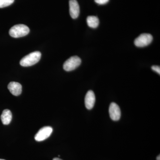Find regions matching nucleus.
Returning <instances> with one entry per match:
<instances>
[{
  "mask_svg": "<svg viewBox=\"0 0 160 160\" xmlns=\"http://www.w3.org/2000/svg\"><path fill=\"white\" fill-rule=\"evenodd\" d=\"M69 13L71 18H77L79 15L80 7L77 0H70L69 1Z\"/></svg>",
  "mask_w": 160,
  "mask_h": 160,
  "instance_id": "7",
  "label": "nucleus"
},
{
  "mask_svg": "<svg viewBox=\"0 0 160 160\" xmlns=\"http://www.w3.org/2000/svg\"><path fill=\"white\" fill-rule=\"evenodd\" d=\"M2 122L4 125H9L12 119V114L9 109H5L3 111L1 117Z\"/></svg>",
  "mask_w": 160,
  "mask_h": 160,
  "instance_id": "10",
  "label": "nucleus"
},
{
  "mask_svg": "<svg viewBox=\"0 0 160 160\" xmlns=\"http://www.w3.org/2000/svg\"><path fill=\"white\" fill-rule=\"evenodd\" d=\"M87 25L89 27L92 28H96L99 24V20L98 18L93 16H88L86 19Z\"/></svg>",
  "mask_w": 160,
  "mask_h": 160,
  "instance_id": "11",
  "label": "nucleus"
},
{
  "mask_svg": "<svg viewBox=\"0 0 160 160\" xmlns=\"http://www.w3.org/2000/svg\"><path fill=\"white\" fill-rule=\"evenodd\" d=\"M95 102V96L93 92L89 90L85 97V106L87 109H91L93 108Z\"/></svg>",
  "mask_w": 160,
  "mask_h": 160,
  "instance_id": "8",
  "label": "nucleus"
},
{
  "mask_svg": "<svg viewBox=\"0 0 160 160\" xmlns=\"http://www.w3.org/2000/svg\"><path fill=\"white\" fill-rule=\"evenodd\" d=\"M53 160H62L61 159L59 158H56L53 159Z\"/></svg>",
  "mask_w": 160,
  "mask_h": 160,
  "instance_id": "15",
  "label": "nucleus"
},
{
  "mask_svg": "<svg viewBox=\"0 0 160 160\" xmlns=\"http://www.w3.org/2000/svg\"><path fill=\"white\" fill-rule=\"evenodd\" d=\"M41 55V52L39 51L31 52L22 59L20 62V65L23 67L33 66L40 61Z\"/></svg>",
  "mask_w": 160,
  "mask_h": 160,
  "instance_id": "1",
  "label": "nucleus"
},
{
  "mask_svg": "<svg viewBox=\"0 0 160 160\" xmlns=\"http://www.w3.org/2000/svg\"><path fill=\"white\" fill-rule=\"evenodd\" d=\"M0 160H4V159H0Z\"/></svg>",
  "mask_w": 160,
  "mask_h": 160,
  "instance_id": "17",
  "label": "nucleus"
},
{
  "mask_svg": "<svg viewBox=\"0 0 160 160\" xmlns=\"http://www.w3.org/2000/svg\"><path fill=\"white\" fill-rule=\"evenodd\" d=\"M151 68L152 70L157 72L159 74H160V67L159 66H152Z\"/></svg>",
  "mask_w": 160,
  "mask_h": 160,
  "instance_id": "14",
  "label": "nucleus"
},
{
  "mask_svg": "<svg viewBox=\"0 0 160 160\" xmlns=\"http://www.w3.org/2000/svg\"><path fill=\"white\" fill-rule=\"evenodd\" d=\"M95 2L99 5H105L109 2V0H94Z\"/></svg>",
  "mask_w": 160,
  "mask_h": 160,
  "instance_id": "13",
  "label": "nucleus"
},
{
  "mask_svg": "<svg viewBox=\"0 0 160 160\" xmlns=\"http://www.w3.org/2000/svg\"><path fill=\"white\" fill-rule=\"evenodd\" d=\"M109 113L112 120L114 121L119 120L121 116V111L119 106L116 103H111L109 107Z\"/></svg>",
  "mask_w": 160,
  "mask_h": 160,
  "instance_id": "6",
  "label": "nucleus"
},
{
  "mask_svg": "<svg viewBox=\"0 0 160 160\" xmlns=\"http://www.w3.org/2000/svg\"><path fill=\"white\" fill-rule=\"evenodd\" d=\"M82 60L77 56L71 57L66 60L63 65V69L66 71H71L78 68L81 65Z\"/></svg>",
  "mask_w": 160,
  "mask_h": 160,
  "instance_id": "3",
  "label": "nucleus"
},
{
  "mask_svg": "<svg viewBox=\"0 0 160 160\" xmlns=\"http://www.w3.org/2000/svg\"><path fill=\"white\" fill-rule=\"evenodd\" d=\"M29 32L28 26L23 24H18L12 26L9 31V34L12 38H18L27 35Z\"/></svg>",
  "mask_w": 160,
  "mask_h": 160,
  "instance_id": "2",
  "label": "nucleus"
},
{
  "mask_svg": "<svg viewBox=\"0 0 160 160\" xmlns=\"http://www.w3.org/2000/svg\"><path fill=\"white\" fill-rule=\"evenodd\" d=\"M8 88L12 94L16 96L20 95L22 93V85L17 82H12L9 83Z\"/></svg>",
  "mask_w": 160,
  "mask_h": 160,
  "instance_id": "9",
  "label": "nucleus"
},
{
  "mask_svg": "<svg viewBox=\"0 0 160 160\" xmlns=\"http://www.w3.org/2000/svg\"><path fill=\"white\" fill-rule=\"evenodd\" d=\"M153 38L149 33H143L135 39L134 44L138 47H143L148 46L152 42Z\"/></svg>",
  "mask_w": 160,
  "mask_h": 160,
  "instance_id": "4",
  "label": "nucleus"
},
{
  "mask_svg": "<svg viewBox=\"0 0 160 160\" xmlns=\"http://www.w3.org/2000/svg\"><path fill=\"white\" fill-rule=\"evenodd\" d=\"M52 129L50 126H46L40 129L35 136V139L37 142H41L46 139L51 135Z\"/></svg>",
  "mask_w": 160,
  "mask_h": 160,
  "instance_id": "5",
  "label": "nucleus"
},
{
  "mask_svg": "<svg viewBox=\"0 0 160 160\" xmlns=\"http://www.w3.org/2000/svg\"><path fill=\"white\" fill-rule=\"evenodd\" d=\"M157 160H160V155H159L158 156L157 158Z\"/></svg>",
  "mask_w": 160,
  "mask_h": 160,
  "instance_id": "16",
  "label": "nucleus"
},
{
  "mask_svg": "<svg viewBox=\"0 0 160 160\" xmlns=\"http://www.w3.org/2000/svg\"><path fill=\"white\" fill-rule=\"evenodd\" d=\"M14 0H0V8H4L11 5Z\"/></svg>",
  "mask_w": 160,
  "mask_h": 160,
  "instance_id": "12",
  "label": "nucleus"
}]
</instances>
